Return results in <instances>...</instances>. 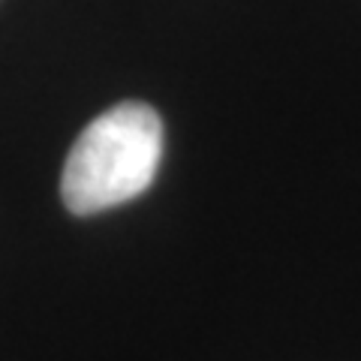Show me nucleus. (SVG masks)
Here are the masks:
<instances>
[{
    "instance_id": "1",
    "label": "nucleus",
    "mask_w": 361,
    "mask_h": 361,
    "mask_svg": "<svg viewBox=\"0 0 361 361\" xmlns=\"http://www.w3.org/2000/svg\"><path fill=\"white\" fill-rule=\"evenodd\" d=\"M163 160V121L145 103H118L75 139L61 178L63 205L78 217L145 193Z\"/></svg>"
}]
</instances>
